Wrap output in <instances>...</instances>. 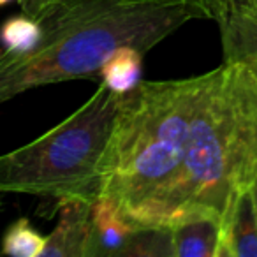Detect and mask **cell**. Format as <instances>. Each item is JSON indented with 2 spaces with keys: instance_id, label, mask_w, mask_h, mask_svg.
<instances>
[{
  "instance_id": "cell-18",
  "label": "cell",
  "mask_w": 257,
  "mask_h": 257,
  "mask_svg": "<svg viewBox=\"0 0 257 257\" xmlns=\"http://www.w3.org/2000/svg\"><path fill=\"white\" fill-rule=\"evenodd\" d=\"M4 210V203H2V201H0V211Z\"/></svg>"
},
{
  "instance_id": "cell-15",
  "label": "cell",
  "mask_w": 257,
  "mask_h": 257,
  "mask_svg": "<svg viewBox=\"0 0 257 257\" xmlns=\"http://www.w3.org/2000/svg\"><path fill=\"white\" fill-rule=\"evenodd\" d=\"M154 2H183L196 8L204 20H215L222 8V0H154Z\"/></svg>"
},
{
  "instance_id": "cell-3",
  "label": "cell",
  "mask_w": 257,
  "mask_h": 257,
  "mask_svg": "<svg viewBox=\"0 0 257 257\" xmlns=\"http://www.w3.org/2000/svg\"><path fill=\"white\" fill-rule=\"evenodd\" d=\"M213 78L141 81L121 100L104 164L102 196L141 227H166L182 143Z\"/></svg>"
},
{
  "instance_id": "cell-11",
  "label": "cell",
  "mask_w": 257,
  "mask_h": 257,
  "mask_svg": "<svg viewBox=\"0 0 257 257\" xmlns=\"http://www.w3.org/2000/svg\"><path fill=\"white\" fill-rule=\"evenodd\" d=\"M46 236L39 232L27 217L16 218L6 229L0 252L11 257H43Z\"/></svg>"
},
{
  "instance_id": "cell-4",
  "label": "cell",
  "mask_w": 257,
  "mask_h": 257,
  "mask_svg": "<svg viewBox=\"0 0 257 257\" xmlns=\"http://www.w3.org/2000/svg\"><path fill=\"white\" fill-rule=\"evenodd\" d=\"M123 95L99 81L74 113L37 140L0 155V194L53 203L93 204L102 196L104 164Z\"/></svg>"
},
{
  "instance_id": "cell-7",
  "label": "cell",
  "mask_w": 257,
  "mask_h": 257,
  "mask_svg": "<svg viewBox=\"0 0 257 257\" xmlns=\"http://www.w3.org/2000/svg\"><path fill=\"white\" fill-rule=\"evenodd\" d=\"M113 199L100 196L92 204V241L90 257H120L121 250L140 229Z\"/></svg>"
},
{
  "instance_id": "cell-9",
  "label": "cell",
  "mask_w": 257,
  "mask_h": 257,
  "mask_svg": "<svg viewBox=\"0 0 257 257\" xmlns=\"http://www.w3.org/2000/svg\"><path fill=\"white\" fill-rule=\"evenodd\" d=\"M175 257H222V225L213 218H196L171 227Z\"/></svg>"
},
{
  "instance_id": "cell-10",
  "label": "cell",
  "mask_w": 257,
  "mask_h": 257,
  "mask_svg": "<svg viewBox=\"0 0 257 257\" xmlns=\"http://www.w3.org/2000/svg\"><path fill=\"white\" fill-rule=\"evenodd\" d=\"M143 57L145 53L138 48L120 46L102 65L99 81L106 83L116 93L125 95L143 81Z\"/></svg>"
},
{
  "instance_id": "cell-13",
  "label": "cell",
  "mask_w": 257,
  "mask_h": 257,
  "mask_svg": "<svg viewBox=\"0 0 257 257\" xmlns=\"http://www.w3.org/2000/svg\"><path fill=\"white\" fill-rule=\"evenodd\" d=\"M41 22L27 15L13 16L6 20L0 27V46L2 51L9 53H23L29 51L41 39Z\"/></svg>"
},
{
  "instance_id": "cell-6",
  "label": "cell",
  "mask_w": 257,
  "mask_h": 257,
  "mask_svg": "<svg viewBox=\"0 0 257 257\" xmlns=\"http://www.w3.org/2000/svg\"><path fill=\"white\" fill-rule=\"evenodd\" d=\"M222 236V257H257V175L234 197Z\"/></svg>"
},
{
  "instance_id": "cell-12",
  "label": "cell",
  "mask_w": 257,
  "mask_h": 257,
  "mask_svg": "<svg viewBox=\"0 0 257 257\" xmlns=\"http://www.w3.org/2000/svg\"><path fill=\"white\" fill-rule=\"evenodd\" d=\"M120 257H175L171 227H140Z\"/></svg>"
},
{
  "instance_id": "cell-5",
  "label": "cell",
  "mask_w": 257,
  "mask_h": 257,
  "mask_svg": "<svg viewBox=\"0 0 257 257\" xmlns=\"http://www.w3.org/2000/svg\"><path fill=\"white\" fill-rule=\"evenodd\" d=\"M58 224L46 236L43 257H90L92 204L67 201L57 208Z\"/></svg>"
},
{
  "instance_id": "cell-1",
  "label": "cell",
  "mask_w": 257,
  "mask_h": 257,
  "mask_svg": "<svg viewBox=\"0 0 257 257\" xmlns=\"http://www.w3.org/2000/svg\"><path fill=\"white\" fill-rule=\"evenodd\" d=\"M192 20H204L183 2L67 0L41 20V39L29 51H0V104L55 83L99 79L114 50L145 55Z\"/></svg>"
},
{
  "instance_id": "cell-2",
  "label": "cell",
  "mask_w": 257,
  "mask_h": 257,
  "mask_svg": "<svg viewBox=\"0 0 257 257\" xmlns=\"http://www.w3.org/2000/svg\"><path fill=\"white\" fill-rule=\"evenodd\" d=\"M257 175V64L222 62L182 143L166 225L196 218L224 225L234 197Z\"/></svg>"
},
{
  "instance_id": "cell-17",
  "label": "cell",
  "mask_w": 257,
  "mask_h": 257,
  "mask_svg": "<svg viewBox=\"0 0 257 257\" xmlns=\"http://www.w3.org/2000/svg\"><path fill=\"white\" fill-rule=\"evenodd\" d=\"M13 2H18V4H20V0H0V8H4V6L13 4Z\"/></svg>"
},
{
  "instance_id": "cell-14",
  "label": "cell",
  "mask_w": 257,
  "mask_h": 257,
  "mask_svg": "<svg viewBox=\"0 0 257 257\" xmlns=\"http://www.w3.org/2000/svg\"><path fill=\"white\" fill-rule=\"evenodd\" d=\"M64 2L67 0H20V8H22L23 15L41 22L44 16L50 15L53 9H57Z\"/></svg>"
},
{
  "instance_id": "cell-8",
  "label": "cell",
  "mask_w": 257,
  "mask_h": 257,
  "mask_svg": "<svg viewBox=\"0 0 257 257\" xmlns=\"http://www.w3.org/2000/svg\"><path fill=\"white\" fill-rule=\"evenodd\" d=\"M220 30L224 62L252 60L257 64V16L236 8H225L215 18Z\"/></svg>"
},
{
  "instance_id": "cell-16",
  "label": "cell",
  "mask_w": 257,
  "mask_h": 257,
  "mask_svg": "<svg viewBox=\"0 0 257 257\" xmlns=\"http://www.w3.org/2000/svg\"><path fill=\"white\" fill-rule=\"evenodd\" d=\"M225 8L243 9V11H248V13H252L253 16H257V0H222V8H220V11H218V15H220Z\"/></svg>"
}]
</instances>
